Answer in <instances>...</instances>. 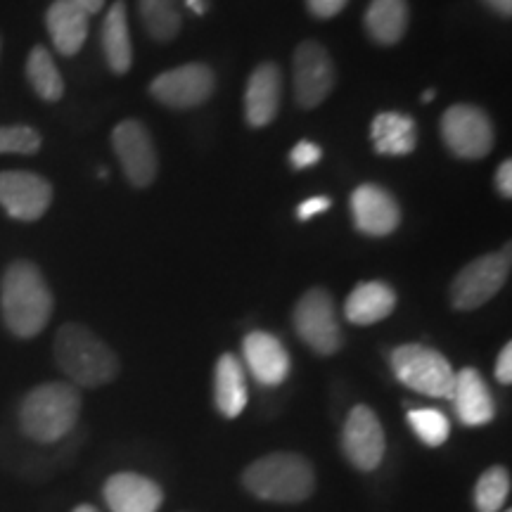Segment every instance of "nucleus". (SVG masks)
I'll use <instances>...</instances> for the list:
<instances>
[{
	"mask_svg": "<svg viewBox=\"0 0 512 512\" xmlns=\"http://www.w3.org/2000/svg\"><path fill=\"white\" fill-rule=\"evenodd\" d=\"M53 292L41 268L31 261H12L0 278V313L3 323L19 339H31L46 330L53 316Z\"/></svg>",
	"mask_w": 512,
	"mask_h": 512,
	"instance_id": "f257e3e1",
	"label": "nucleus"
},
{
	"mask_svg": "<svg viewBox=\"0 0 512 512\" xmlns=\"http://www.w3.org/2000/svg\"><path fill=\"white\" fill-rule=\"evenodd\" d=\"M53 354L57 368L69 377V384L74 387H102L119 373L117 354L86 325H62L55 335Z\"/></svg>",
	"mask_w": 512,
	"mask_h": 512,
	"instance_id": "f03ea898",
	"label": "nucleus"
},
{
	"mask_svg": "<svg viewBox=\"0 0 512 512\" xmlns=\"http://www.w3.org/2000/svg\"><path fill=\"white\" fill-rule=\"evenodd\" d=\"M81 415V394L69 382L38 384L19 406V427L38 444H55L74 430Z\"/></svg>",
	"mask_w": 512,
	"mask_h": 512,
	"instance_id": "7ed1b4c3",
	"label": "nucleus"
},
{
	"mask_svg": "<svg viewBox=\"0 0 512 512\" xmlns=\"http://www.w3.org/2000/svg\"><path fill=\"white\" fill-rule=\"evenodd\" d=\"M242 482L254 496L275 503H299L311 496L316 475L309 460L299 453H268L245 470Z\"/></svg>",
	"mask_w": 512,
	"mask_h": 512,
	"instance_id": "20e7f679",
	"label": "nucleus"
},
{
	"mask_svg": "<svg viewBox=\"0 0 512 512\" xmlns=\"http://www.w3.org/2000/svg\"><path fill=\"white\" fill-rule=\"evenodd\" d=\"M392 370L396 380L413 392L434 396V399H451L456 370L437 349L422 347V344L396 347L392 351Z\"/></svg>",
	"mask_w": 512,
	"mask_h": 512,
	"instance_id": "39448f33",
	"label": "nucleus"
},
{
	"mask_svg": "<svg viewBox=\"0 0 512 512\" xmlns=\"http://www.w3.org/2000/svg\"><path fill=\"white\" fill-rule=\"evenodd\" d=\"M510 266V245H505L501 252L477 256L453 280L451 304L458 311H475L486 302H491L503 290V285L508 283Z\"/></svg>",
	"mask_w": 512,
	"mask_h": 512,
	"instance_id": "423d86ee",
	"label": "nucleus"
},
{
	"mask_svg": "<svg viewBox=\"0 0 512 512\" xmlns=\"http://www.w3.org/2000/svg\"><path fill=\"white\" fill-rule=\"evenodd\" d=\"M441 140L458 159H484L494 150L491 119L475 105H453L441 114Z\"/></svg>",
	"mask_w": 512,
	"mask_h": 512,
	"instance_id": "0eeeda50",
	"label": "nucleus"
},
{
	"mask_svg": "<svg viewBox=\"0 0 512 512\" xmlns=\"http://www.w3.org/2000/svg\"><path fill=\"white\" fill-rule=\"evenodd\" d=\"M294 330L306 347L320 356L337 354L342 347V328L337 323L335 302L323 287H313L294 306Z\"/></svg>",
	"mask_w": 512,
	"mask_h": 512,
	"instance_id": "6e6552de",
	"label": "nucleus"
},
{
	"mask_svg": "<svg viewBox=\"0 0 512 512\" xmlns=\"http://www.w3.org/2000/svg\"><path fill=\"white\" fill-rule=\"evenodd\" d=\"M294 67V98H297L299 107L304 110H313L323 102L335 88L337 74L335 62L328 50H325L316 41L299 43L292 57Z\"/></svg>",
	"mask_w": 512,
	"mask_h": 512,
	"instance_id": "1a4fd4ad",
	"label": "nucleus"
},
{
	"mask_svg": "<svg viewBox=\"0 0 512 512\" xmlns=\"http://www.w3.org/2000/svg\"><path fill=\"white\" fill-rule=\"evenodd\" d=\"M214 88V72L200 62L169 69L150 83L152 98L166 107H174V110H190V107L204 105L214 95Z\"/></svg>",
	"mask_w": 512,
	"mask_h": 512,
	"instance_id": "9d476101",
	"label": "nucleus"
},
{
	"mask_svg": "<svg viewBox=\"0 0 512 512\" xmlns=\"http://www.w3.org/2000/svg\"><path fill=\"white\" fill-rule=\"evenodd\" d=\"M112 147L133 188L152 185L157 176V150L145 124L136 119L121 121L112 131Z\"/></svg>",
	"mask_w": 512,
	"mask_h": 512,
	"instance_id": "9b49d317",
	"label": "nucleus"
},
{
	"mask_svg": "<svg viewBox=\"0 0 512 512\" xmlns=\"http://www.w3.org/2000/svg\"><path fill=\"white\" fill-rule=\"evenodd\" d=\"M53 204V185L34 171H0V207L15 221L34 223Z\"/></svg>",
	"mask_w": 512,
	"mask_h": 512,
	"instance_id": "f8f14e48",
	"label": "nucleus"
},
{
	"mask_svg": "<svg viewBox=\"0 0 512 512\" xmlns=\"http://www.w3.org/2000/svg\"><path fill=\"white\" fill-rule=\"evenodd\" d=\"M342 446L347 453L349 463L356 465L358 470L370 472L382 463L387 439H384L382 422L377 420L375 411L368 406H356L344 422Z\"/></svg>",
	"mask_w": 512,
	"mask_h": 512,
	"instance_id": "ddd939ff",
	"label": "nucleus"
},
{
	"mask_svg": "<svg viewBox=\"0 0 512 512\" xmlns=\"http://www.w3.org/2000/svg\"><path fill=\"white\" fill-rule=\"evenodd\" d=\"M351 216L354 226L368 238H387L401 223V207L387 192L375 183L358 185L351 195Z\"/></svg>",
	"mask_w": 512,
	"mask_h": 512,
	"instance_id": "4468645a",
	"label": "nucleus"
},
{
	"mask_svg": "<svg viewBox=\"0 0 512 512\" xmlns=\"http://www.w3.org/2000/svg\"><path fill=\"white\" fill-rule=\"evenodd\" d=\"M242 354H245V363L254 380L264 387H278L290 375V354L283 347L278 337L271 332H249L242 344Z\"/></svg>",
	"mask_w": 512,
	"mask_h": 512,
	"instance_id": "2eb2a0df",
	"label": "nucleus"
},
{
	"mask_svg": "<svg viewBox=\"0 0 512 512\" xmlns=\"http://www.w3.org/2000/svg\"><path fill=\"white\" fill-rule=\"evenodd\" d=\"M283 74L273 62H264L254 69L245 91V117L252 128H264L278 117Z\"/></svg>",
	"mask_w": 512,
	"mask_h": 512,
	"instance_id": "dca6fc26",
	"label": "nucleus"
},
{
	"mask_svg": "<svg viewBox=\"0 0 512 512\" xmlns=\"http://www.w3.org/2000/svg\"><path fill=\"white\" fill-rule=\"evenodd\" d=\"M451 401L456 406L458 420L467 427L489 425L496 415L494 396H491L484 377L475 368H463L456 373Z\"/></svg>",
	"mask_w": 512,
	"mask_h": 512,
	"instance_id": "f3484780",
	"label": "nucleus"
},
{
	"mask_svg": "<svg viewBox=\"0 0 512 512\" xmlns=\"http://www.w3.org/2000/svg\"><path fill=\"white\" fill-rule=\"evenodd\" d=\"M105 501L112 512H157L164 494L152 479L136 472H119L107 479Z\"/></svg>",
	"mask_w": 512,
	"mask_h": 512,
	"instance_id": "a211bd4d",
	"label": "nucleus"
},
{
	"mask_svg": "<svg viewBox=\"0 0 512 512\" xmlns=\"http://www.w3.org/2000/svg\"><path fill=\"white\" fill-rule=\"evenodd\" d=\"M46 29L55 50L64 57H74L88 38V15L72 0H55L46 10Z\"/></svg>",
	"mask_w": 512,
	"mask_h": 512,
	"instance_id": "6ab92c4d",
	"label": "nucleus"
},
{
	"mask_svg": "<svg viewBox=\"0 0 512 512\" xmlns=\"http://www.w3.org/2000/svg\"><path fill=\"white\" fill-rule=\"evenodd\" d=\"M396 306V294L380 280L356 285L344 302V316L354 325H375L392 316Z\"/></svg>",
	"mask_w": 512,
	"mask_h": 512,
	"instance_id": "aec40b11",
	"label": "nucleus"
},
{
	"mask_svg": "<svg viewBox=\"0 0 512 512\" xmlns=\"http://www.w3.org/2000/svg\"><path fill=\"white\" fill-rule=\"evenodd\" d=\"M214 401L221 415L226 418H238L247 408L249 389L245 380V368L240 358L233 354H223L216 363L214 373Z\"/></svg>",
	"mask_w": 512,
	"mask_h": 512,
	"instance_id": "412c9836",
	"label": "nucleus"
},
{
	"mask_svg": "<svg viewBox=\"0 0 512 512\" xmlns=\"http://www.w3.org/2000/svg\"><path fill=\"white\" fill-rule=\"evenodd\" d=\"M102 50L114 74H126L133 64V43L128 31V8L124 0L112 3L102 22Z\"/></svg>",
	"mask_w": 512,
	"mask_h": 512,
	"instance_id": "4be33fe9",
	"label": "nucleus"
},
{
	"mask_svg": "<svg viewBox=\"0 0 512 512\" xmlns=\"http://www.w3.org/2000/svg\"><path fill=\"white\" fill-rule=\"evenodd\" d=\"M373 145L380 155L406 157L411 155L418 145V128L408 114L399 112H382L373 119L370 126Z\"/></svg>",
	"mask_w": 512,
	"mask_h": 512,
	"instance_id": "5701e85b",
	"label": "nucleus"
},
{
	"mask_svg": "<svg viewBox=\"0 0 512 512\" xmlns=\"http://www.w3.org/2000/svg\"><path fill=\"white\" fill-rule=\"evenodd\" d=\"M363 22L377 46H394L406 34L411 10L406 0H370Z\"/></svg>",
	"mask_w": 512,
	"mask_h": 512,
	"instance_id": "b1692460",
	"label": "nucleus"
},
{
	"mask_svg": "<svg viewBox=\"0 0 512 512\" xmlns=\"http://www.w3.org/2000/svg\"><path fill=\"white\" fill-rule=\"evenodd\" d=\"M27 79L34 93L46 102H57L64 95V79L55 57L46 46H34L27 57Z\"/></svg>",
	"mask_w": 512,
	"mask_h": 512,
	"instance_id": "393cba45",
	"label": "nucleus"
},
{
	"mask_svg": "<svg viewBox=\"0 0 512 512\" xmlns=\"http://www.w3.org/2000/svg\"><path fill=\"white\" fill-rule=\"evenodd\" d=\"M138 10L147 34L159 43L174 41L183 27L178 0H138Z\"/></svg>",
	"mask_w": 512,
	"mask_h": 512,
	"instance_id": "a878e982",
	"label": "nucleus"
},
{
	"mask_svg": "<svg viewBox=\"0 0 512 512\" xmlns=\"http://www.w3.org/2000/svg\"><path fill=\"white\" fill-rule=\"evenodd\" d=\"M510 494V475L505 467H489L475 486V505L479 512H498Z\"/></svg>",
	"mask_w": 512,
	"mask_h": 512,
	"instance_id": "bb28decb",
	"label": "nucleus"
},
{
	"mask_svg": "<svg viewBox=\"0 0 512 512\" xmlns=\"http://www.w3.org/2000/svg\"><path fill=\"white\" fill-rule=\"evenodd\" d=\"M408 425L413 427L422 444L432 448L446 444L448 434H451V422L437 408H413L408 411Z\"/></svg>",
	"mask_w": 512,
	"mask_h": 512,
	"instance_id": "cd10ccee",
	"label": "nucleus"
},
{
	"mask_svg": "<svg viewBox=\"0 0 512 512\" xmlns=\"http://www.w3.org/2000/svg\"><path fill=\"white\" fill-rule=\"evenodd\" d=\"M41 145L43 138L34 126H0V155H36Z\"/></svg>",
	"mask_w": 512,
	"mask_h": 512,
	"instance_id": "c85d7f7f",
	"label": "nucleus"
},
{
	"mask_svg": "<svg viewBox=\"0 0 512 512\" xmlns=\"http://www.w3.org/2000/svg\"><path fill=\"white\" fill-rule=\"evenodd\" d=\"M323 157V150L320 145L311 143V140H302V143L294 145V150L290 152V162L294 169H309V166H316Z\"/></svg>",
	"mask_w": 512,
	"mask_h": 512,
	"instance_id": "c756f323",
	"label": "nucleus"
},
{
	"mask_svg": "<svg viewBox=\"0 0 512 512\" xmlns=\"http://www.w3.org/2000/svg\"><path fill=\"white\" fill-rule=\"evenodd\" d=\"M347 3L349 0H306V8H309L313 17L332 19L347 8Z\"/></svg>",
	"mask_w": 512,
	"mask_h": 512,
	"instance_id": "7c9ffc66",
	"label": "nucleus"
},
{
	"mask_svg": "<svg viewBox=\"0 0 512 512\" xmlns=\"http://www.w3.org/2000/svg\"><path fill=\"white\" fill-rule=\"evenodd\" d=\"M332 207V200L330 197L320 195V197H309V200H304L302 204H299L297 209V219L299 221H311L313 216L323 214V211H328Z\"/></svg>",
	"mask_w": 512,
	"mask_h": 512,
	"instance_id": "2f4dec72",
	"label": "nucleus"
},
{
	"mask_svg": "<svg viewBox=\"0 0 512 512\" xmlns=\"http://www.w3.org/2000/svg\"><path fill=\"white\" fill-rule=\"evenodd\" d=\"M496 380L501 382V384H510L512 382V344L510 342L505 344L501 354H498Z\"/></svg>",
	"mask_w": 512,
	"mask_h": 512,
	"instance_id": "473e14b6",
	"label": "nucleus"
},
{
	"mask_svg": "<svg viewBox=\"0 0 512 512\" xmlns=\"http://www.w3.org/2000/svg\"><path fill=\"white\" fill-rule=\"evenodd\" d=\"M496 188L505 197V200H510V197H512V162H510V159H505V162L498 166Z\"/></svg>",
	"mask_w": 512,
	"mask_h": 512,
	"instance_id": "72a5a7b5",
	"label": "nucleus"
},
{
	"mask_svg": "<svg viewBox=\"0 0 512 512\" xmlns=\"http://www.w3.org/2000/svg\"><path fill=\"white\" fill-rule=\"evenodd\" d=\"M72 3L79 5V8L86 12L88 17L91 15H98V12L105 8V0H72Z\"/></svg>",
	"mask_w": 512,
	"mask_h": 512,
	"instance_id": "f704fd0d",
	"label": "nucleus"
},
{
	"mask_svg": "<svg viewBox=\"0 0 512 512\" xmlns=\"http://www.w3.org/2000/svg\"><path fill=\"white\" fill-rule=\"evenodd\" d=\"M484 3L489 5V8L494 10L496 15H501V17L512 15V0H484Z\"/></svg>",
	"mask_w": 512,
	"mask_h": 512,
	"instance_id": "c9c22d12",
	"label": "nucleus"
},
{
	"mask_svg": "<svg viewBox=\"0 0 512 512\" xmlns=\"http://www.w3.org/2000/svg\"><path fill=\"white\" fill-rule=\"evenodd\" d=\"M183 3L188 5L195 15H204V12H207V0H183Z\"/></svg>",
	"mask_w": 512,
	"mask_h": 512,
	"instance_id": "e433bc0d",
	"label": "nucleus"
},
{
	"mask_svg": "<svg viewBox=\"0 0 512 512\" xmlns=\"http://www.w3.org/2000/svg\"><path fill=\"white\" fill-rule=\"evenodd\" d=\"M74 512H98L93 508V505H79V508H74Z\"/></svg>",
	"mask_w": 512,
	"mask_h": 512,
	"instance_id": "4c0bfd02",
	"label": "nucleus"
},
{
	"mask_svg": "<svg viewBox=\"0 0 512 512\" xmlns=\"http://www.w3.org/2000/svg\"><path fill=\"white\" fill-rule=\"evenodd\" d=\"M432 100H434V91L422 93V102H432Z\"/></svg>",
	"mask_w": 512,
	"mask_h": 512,
	"instance_id": "58836bf2",
	"label": "nucleus"
},
{
	"mask_svg": "<svg viewBox=\"0 0 512 512\" xmlns=\"http://www.w3.org/2000/svg\"><path fill=\"white\" fill-rule=\"evenodd\" d=\"M0 53H3V36H0Z\"/></svg>",
	"mask_w": 512,
	"mask_h": 512,
	"instance_id": "ea45409f",
	"label": "nucleus"
},
{
	"mask_svg": "<svg viewBox=\"0 0 512 512\" xmlns=\"http://www.w3.org/2000/svg\"><path fill=\"white\" fill-rule=\"evenodd\" d=\"M505 512H510V510H505Z\"/></svg>",
	"mask_w": 512,
	"mask_h": 512,
	"instance_id": "a19ab883",
	"label": "nucleus"
}]
</instances>
